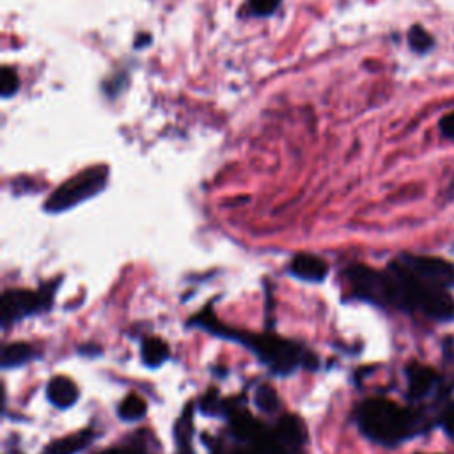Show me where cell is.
Instances as JSON below:
<instances>
[{
	"mask_svg": "<svg viewBox=\"0 0 454 454\" xmlns=\"http://www.w3.org/2000/svg\"><path fill=\"white\" fill-rule=\"evenodd\" d=\"M190 323L212 332V334L220 335V337L231 339V341L243 342L264 366L270 367L271 373L275 374H291L298 367H307V369H316L318 357L314 353L306 352L296 342L288 341V339L275 337V335H247L243 332L231 330L217 321L215 314L206 309L199 316H195Z\"/></svg>",
	"mask_w": 454,
	"mask_h": 454,
	"instance_id": "cell-1",
	"label": "cell"
},
{
	"mask_svg": "<svg viewBox=\"0 0 454 454\" xmlns=\"http://www.w3.org/2000/svg\"><path fill=\"white\" fill-rule=\"evenodd\" d=\"M389 303L403 309H419L433 320H449L454 300L448 289L417 275L403 259L394 261L385 271Z\"/></svg>",
	"mask_w": 454,
	"mask_h": 454,
	"instance_id": "cell-2",
	"label": "cell"
},
{
	"mask_svg": "<svg viewBox=\"0 0 454 454\" xmlns=\"http://www.w3.org/2000/svg\"><path fill=\"white\" fill-rule=\"evenodd\" d=\"M357 424L369 441L377 444L394 445L410 437L416 419L409 410L401 409L394 401L373 398L359 406Z\"/></svg>",
	"mask_w": 454,
	"mask_h": 454,
	"instance_id": "cell-3",
	"label": "cell"
},
{
	"mask_svg": "<svg viewBox=\"0 0 454 454\" xmlns=\"http://www.w3.org/2000/svg\"><path fill=\"white\" fill-rule=\"evenodd\" d=\"M105 169L94 167V169L85 171V173L71 178V180L66 181L60 188H57V190L50 195L48 201H46L45 210L48 213H63L66 212V210L75 208V206L80 205L85 199H91L94 198L96 194H99V190L105 187Z\"/></svg>",
	"mask_w": 454,
	"mask_h": 454,
	"instance_id": "cell-4",
	"label": "cell"
},
{
	"mask_svg": "<svg viewBox=\"0 0 454 454\" xmlns=\"http://www.w3.org/2000/svg\"><path fill=\"white\" fill-rule=\"evenodd\" d=\"M59 282H46L38 291L28 289H9L2 296V325L7 327L11 323H18L23 318L45 313L52 307L53 295Z\"/></svg>",
	"mask_w": 454,
	"mask_h": 454,
	"instance_id": "cell-5",
	"label": "cell"
},
{
	"mask_svg": "<svg viewBox=\"0 0 454 454\" xmlns=\"http://www.w3.org/2000/svg\"><path fill=\"white\" fill-rule=\"evenodd\" d=\"M346 279L357 298L374 303H389L387 279L382 271L364 264H353L346 270Z\"/></svg>",
	"mask_w": 454,
	"mask_h": 454,
	"instance_id": "cell-6",
	"label": "cell"
},
{
	"mask_svg": "<svg viewBox=\"0 0 454 454\" xmlns=\"http://www.w3.org/2000/svg\"><path fill=\"white\" fill-rule=\"evenodd\" d=\"M401 259L426 281L445 289L454 286V266L449 261L426 256H403Z\"/></svg>",
	"mask_w": 454,
	"mask_h": 454,
	"instance_id": "cell-7",
	"label": "cell"
},
{
	"mask_svg": "<svg viewBox=\"0 0 454 454\" xmlns=\"http://www.w3.org/2000/svg\"><path fill=\"white\" fill-rule=\"evenodd\" d=\"M274 433L288 454H298L306 445V428H303L302 421L293 416L282 417L281 423L275 426Z\"/></svg>",
	"mask_w": 454,
	"mask_h": 454,
	"instance_id": "cell-8",
	"label": "cell"
},
{
	"mask_svg": "<svg viewBox=\"0 0 454 454\" xmlns=\"http://www.w3.org/2000/svg\"><path fill=\"white\" fill-rule=\"evenodd\" d=\"M289 274L306 282H323L328 275V264L313 254H298L289 263Z\"/></svg>",
	"mask_w": 454,
	"mask_h": 454,
	"instance_id": "cell-9",
	"label": "cell"
},
{
	"mask_svg": "<svg viewBox=\"0 0 454 454\" xmlns=\"http://www.w3.org/2000/svg\"><path fill=\"white\" fill-rule=\"evenodd\" d=\"M46 398L57 409L67 410L78 401L80 392H78L77 384L71 378L59 374V377H53L46 385Z\"/></svg>",
	"mask_w": 454,
	"mask_h": 454,
	"instance_id": "cell-10",
	"label": "cell"
},
{
	"mask_svg": "<svg viewBox=\"0 0 454 454\" xmlns=\"http://www.w3.org/2000/svg\"><path fill=\"white\" fill-rule=\"evenodd\" d=\"M406 380H409L410 396L419 399L430 394L435 382H437V374L431 367L423 366V364H410L406 367Z\"/></svg>",
	"mask_w": 454,
	"mask_h": 454,
	"instance_id": "cell-11",
	"label": "cell"
},
{
	"mask_svg": "<svg viewBox=\"0 0 454 454\" xmlns=\"http://www.w3.org/2000/svg\"><path fill=\"white\" fill-rule=\"evenodd\" d=\"M92 441H94V433L91 430L78 431V433L66 435L59 441H53L46 448L45 454H78L84 451Z\"/></svg>",
	"mask_w": 454,
	"mask_h": 454,
	"instance_id": "cell-12",
	"label": "cell"
},
{
	"mask_svg": "<svg viewBox=\"0 0 454 454\" xmlns=\"http://www.w3.org/2000/svg\"><path fill=\"white\" fill-rule=\"evenodd\" d=\"M36 357H38V353L27 342H11V345L4 346L2 350V367L4 369L20 367L23 364L31 362Z\"/></svg>",
	"mask_w": 454,
	"mask_h": 454,
	"instance_id": "cell-13",
	"label": "cell"
},
{
	"mask_svg": "<svg viewBox=\"0 0 454 454\" xmlns=\"http://www.w3.org/2000/svg\"><path fill=\"white\" fill-rule=\"evenodd\" d=\"M171 352L167 342H163L162 339L158 337H148L142 341V348H141V357L142 362L148 367H158L169 359Z\"/></svg>",
	"mask_w": 454,
	"mask_h": 454,
	"instance_id": "cell-14",
	"label": "cell"
},
{
	"mask_svg": "<svg viewBox=\"0 0 454 454\" xmlns=\"http://www.w3.org/2000/svg\"><path fill=\"white\" fill-rule=\"evenodd\" d=\"M148 412V405H146L144 399L137 394H128L126 398L121 401L119 409H117V416L123 421L128 423H134V421L142 419Z\"/></svg>",
	"mask_w": 454,
	"mask_h": 454,
	"instance_id": "cell-15",
	"label": "cell"
},
{
	"mask_svg": "<svg viewBox=\"0 0 454 454\" xmlns=\"http://www.w3.org/2000/svg\"><path fill=\"white\" fill-rule=\"evenodd\" d=\"M254 399H256V405L266 414H274L279 409V396L275 389L270 387V385H259L256 389Z\"/></svg>",
	"mask_w": 454,
	"mask_h": 454,
	"instance_id": "cell-16",
	"label": "cell"
},
{
	"mask_svg": "<svg viewBox=\"0 0 454 454\" xmlns=\"http://www.w3.org/2000/svg\"><path fill=\"white\" fill-rule=\"evenodd\" d=\"M409 41L410 46L419 53L428 52V50L431 48V45H433V39H431V36L428 34L423 27H414L412 31H410Z\"/></svg>",
	"mask_w": 454,
	"mask_h": 454,
	"instance_id": "cell-17",
	"label": "cell"
},
{
	"mask_svg": "<svg viewBox=\"0 0 454 454\" xmlns=\"http://www.w3.org/2000/svg\"><path fill=\"white\" fill-rule=\"evenodd\" d=\"M257 14H268L281 4V0H249Z\"/></svg>",
	"mask_w": 454,
	"mask_h": 454,
	"instance_id": "cell-18",
	"label": "cell"
},
{
	"mask_svg": "<svg viewBox=\"0 0 454 454\" xmlns=\"http://www.w3.org/2000/svg\"><path fill=\"white\" fill-rule=\"evenodd\" d=\"M441 130H442V134L445 135V137L454 141V112L449 114V116L442 117Z\"/></svg>",
	"mask_w": 454,
	"mask_h": 454,
	"instance_id": "cell-19",
	"label": "cell"
},
{
	"mask_svg": "<svg viewBox=\"0 0 454 454\" xmlns=\"http://www.w3.org/2000/svg\"><path fill=\"white\" fill-rule=\"evenodd\" d=\"M99 454H144V451L135 445H117V448H110Z\"/></svg>",
	"mask_w": 454,
	"mask_h": 454,
	"instance_id": "cell-20",
	"label": "cell"
},
{
	"mask_svg": "<svg viewBox=\"0 0 454 454\" xmlns=\"http://www.w3.org/2000/svg\"><path fill=\"white\" fill-rule=\"evenodd\" d=\"M444 424H445V430H448V433L454 438V406L451 410H449L448 414H445Z\"/></svg>",
	"mask_w": 454,
	"mask_h": 454,
	"instance_id": "cell-21",
	"label": "cell"
}]
</instances>
